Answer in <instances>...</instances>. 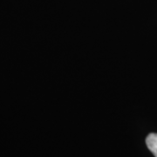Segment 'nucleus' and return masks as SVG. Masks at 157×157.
<instances>
[{"mask_svg":"<svg viewBox=\"0 0 157 157\" xmlns=\"http://www.w3.org/2000/svg\"><path fill=\"white\" fill-rule=\"evenodd\" d=\"M146 144L148 149L157 157V134H150L146 138Z\"/></svg>","mask_w":157,"mask_h":157,"instance_id":"f257e3e1","label":"nucleus"}]
</instances>
